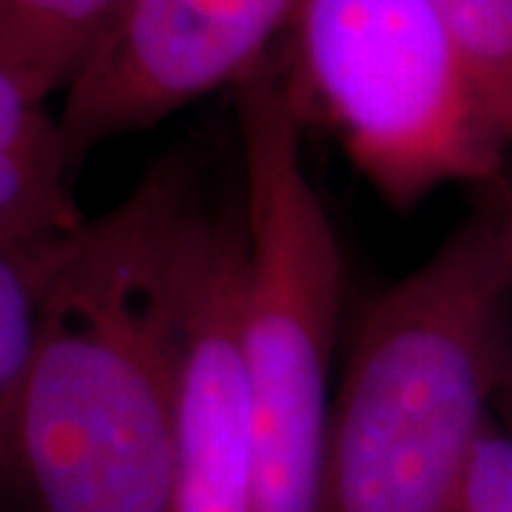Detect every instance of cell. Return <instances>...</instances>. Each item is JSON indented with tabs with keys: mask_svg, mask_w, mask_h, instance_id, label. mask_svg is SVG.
<instances>
[{
	"mask_svg": "<svg viewBox=\"0 0 512 512\" xmlns=\"http://www.w3.org/2000/svg\"><path fill=\"white\" fill-rule=\"evenodd\" d=\"M205 217L194 163L165 154L49 256L12 481L35 512H171Z\"/></svg>",
	"mask_w": 512,
	"mask_h": 512,
	"instance_id": "obj_1",
	"label": "cell"
},
{
	"mask_svg": "<svg viewBox=\"0 0 512 512\" xmlns=\"http://www.w3.org/2000/svg\"><path fill=\"white\" fill-rule=\"evenodd\" d=\"M512 379V271L481 202L359 319L319 512H450Z\"/></svg>",
	"mask_w": 512,
	"mask_h": 512,
	"instance_id": "obj_2",
	"label": "cell"
},
{
	"mask_svg": "<svg viewBox=\"0 0 512 512\" xmlns=\"http://www.w3.org/2000/svg\"><path fill=\"white\" fill-rule=\"evenodd\" d=\"M245 268L239 339L256 512H319L345 259L302 154V114L271 55L237 86Z\"/></svg>",
	"mask_w": 512,
	"mask_h": 512,
	"instance_id": "obj_3",
	"label": "cell"
},
{
	"mask_svg": "<svg viewBox=\"0 0 512 512\" xmlns=\"http://www.w3.org/2000/svg\"><path fill=\"white\" fill-rule=\"evenodd\" d=\"M288 74L387 205L504 180L512 148L430 0H305Z\"/></svg>",
	"mask_w": 512,
	"mask_h": 512,
	"instance_id": "obj_4",
	"label": "cell"
},
{
	"mask_svg": "<svg viewBox=\"0 0 512 512\" xmlns=\"http://www.w3.org/2000/svg\"><path fill=\"white\" fill-rule=\"evenodd\" d=\"M305 0H128L63 97L74 165L92 148L157 126L274 55Z\"/></svg>",
	"mask_w": 512,
	"mask_h": 512,
	"instance_id": "obj_5",
	"label": "cell"
},
{
	"mask_svg": "<svg viewBox=\"0 0 512 512\" xmlns=\"http://www.w3.org/2000/svg\"><path fill=\"white\" fill-rule=\"evenodd\" d=\"M245 222L202 225L185 308L171 512H256L254 441L239 339Z\"/></svg>",
	"mask_w": 512,
	"mask_h": 512,
	"instance_id": "obj_6",
	"label": "cell"
},
{
	"mask_svg": "<svg viewBox=\"0 0 512 512\" xmlns=\"http://www.w3.org/2000/svg\"><path fill=\"white\" fill-rule=\"evenodd\" d=\"M74 168L46 97L0 63V248L43 256L89 222L74 200Z\"/></svg>",
	"mask_w": 512,
	"mask_h": 512,
	"instance_id": "obj_7",
	"label": "cell"
},
{
	"mask_svg": "<svg viewBox=\"0 0 512 512\" xmlns=\"http://www.w3.org/2000/svg\"><path fill=\"white\" fill-rule=\"evenodd\" d=\"M128 0H0V63L40 97L66 92Z\"/></svg>",
	"mask_w": 512,
	"mask_h": 512,
	"instance_id": "obj_8",
	"label": "cell"
},
{
	"mask_svg": "<svg viewBox=\"0 0 512 512\" xmlns=\"http://www.w3.org/2000/svg\"><path fill=\"white\" fill-rule=\"evenodd\" d=\"M52 254L26 256L0 248V484L15 481V427L35 359Z\"/></svg>",
	"mask_w": 512,
	"mask_h": 512,
	"instance_id": "obj_9",
	"label": "cell"
},
{
	"mask_svg": "<svg viewBox=\"0 0 512 512\" xmlns=\"http://www.w3.org/2000/svg\"><path fill=\"white\" fill-rule=\"evenodd\" d=\"M512 148V0H430Z\"/></svg>",
	"mask_w": 512,
	"mask_h": 512,
	"instance_id": "obj_10",
	"label": "cell"
},
{
	"mask_svg": "<svg viewBox=\"0 0 512 512\" xmlns=\"http://www.w3.org/2000/svg\"><path fill=\"white\" fill-rule=\"evenodd\" d=\"M450 512H512V436L498 416L484 427Z\"/></svg>",
	"mask_w": 512,
	"mask_h": 512,
	"instance_id": "obj_11",
	"label": "cell"
},
{
	"mask_svg": "<svg viewBox=\"0 0 512 512\" xmlns=\"http://www.w3.org/2000/svg\"><path fill=\"white\" fill-rule=\"evenodd\" d=\"M484 205L493 214L498 239H501V248H504V256H507L512 271V165L501 183H495L493 188L484 191Z\"/></svg>",
	"mask_w": 512,
	"mask_h": 512,
	"instance_id": "obj_12",
	"label": "cell"
},
{
	"mask_svg": "<svg viewBox=\"0 0 512 512\" xmlns=\"http://www.w3.org/2000/svg\"><path fill=\"white\" fill-rule=\"evenodd\" d=\"M495 416L504 424V430L512 436V379L504 384L501 396H498V404H495Z\"/></svg>",
	"mask_w": 512,
	"mask_h": 512,
	"instance_id": "obj_13",
	"label": "cell"
}]
</instances>
